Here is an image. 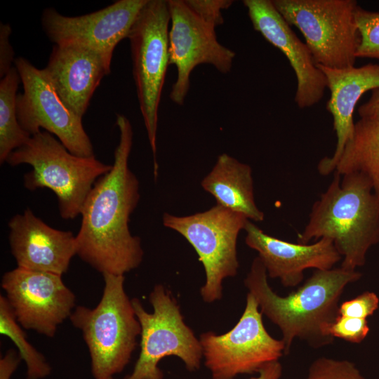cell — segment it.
<instances>
[{
  "mask_svg": "<svg viewBox=\"0 0 379 379\" xmlns=\"http://www.w3.org/2000/svg\"><path fill=\"white\" fill-rule=\"evenodd\" d=\"M119 141L111 170L92 187L81 213L76 235L77 255L102 274L124 275L136 269L144 251L129 230L131 215L140 200V183L128 167L133 131L129 120L117 114Z\"/></svg>",
  "mask_w": 379,
  "mask_h": 379,
  "instance_id": "1",
  "label": "cell"
},
{
  "mask_svg": "<svg viewBox=\"0 0 379 379\" xmlns=\"http://www.w3.org/2000/svg\"><path fill=\"white\" fill-rule=\"evenodd\" d=\"M362 274L341 267L315 270L297 290L281 296L270 287L265 266L255 257L244 279L248 293L256 300L262 314L279 327L284 354L298 338L312 348L333 343L326 327L338 316L339 302L346 286L359 281Z\"/></svg>",
  "mask_w": 379,
  "mask_h": 379,
  "instance_id": "2",
  "label": "cell"
},
{
  "mask_svg": "<svg viewBox=\"0 0 379 379\" xmlns=\"http://www.w3.org/2000/svg\"><path fill=\"white\" fill-rule=\"evenodd\" d=\"M326 238L342 256L340 267L350 270L366 264L371 247L379 244V195L362 174L334 172L332 181L312 206L297 243Z\"/></svg>",
  "mask_w": 379,
  "mask_h": 379,
  "instance_id": "3",
  "label": "cell"
},
{
  "mask_svg": "<svg viewBox=\"0 0 379 379\" xmlns=\"http://www.w3.org/2000/svg\"><path fill=\"white\" fill-rule=\"evenodd\" d=\"M6 162L11 166L30 165L32 169L24 175L25 187L31 191L39 188L52 190L58 198L60 215L65 220L81 215L95 182L112 166L95 156L72 154L46 131L32 135L8 155Z\"/></svg>",
  "mask_w": 379,
  "mask_h": 379,
  "instance_id": "4",
  "label": "cell"
},
{
  "mask_svg": "<svg viewBox=\"0 0 379 379\" xmlns=\"http://www.w3.org/2000/svg\"><path fill=\"white\" fill-rule=\"evenodd\" d=\"M101 299L94 308L76 306L69 320L88 347L95 379L123 371L138 345L141 327L124 289V275L102 274Z\"/></svg>",
  "mask_w": 379,
  "mask_h": 379,
  "instance_id": "5",
  "label": "cell"
},
{
  "mask_svg": "<svg viewBox=\"0 0 379 379\" xmlns=\"http://www.w3.org/2000/svg\"><path fill=\"white\" fill-rule=\"evenodd\" d=\"M170 21L168 0H147L127 36L140 110L154 157V179L158 174V111L170 60Z\"/></svg>",
  "mask_w": 379,
  "mask_h": 379,
  "instance_id": "6",
  "label": "cell"
},
{
  "mask_svg": "<svg viewBox=\"0 0 379 379\" xmlns=\"http://www.w3.org/2000/svg\"><path fill=\"white\" fill-rule=\"evenodd\" d=\"M153 312L143 307L140 300L131 299L141 327L140 351L132 373L124 379H164L158 366L166 357L175 356L189 371L200 368L203 350L193 331L185 324L175 299L162 284L149 293Z\"/></svg>",
  "mask_w": 379,
  "mask_h": 379,
  "instance_id": "7",
  "label": "cell"
},
{
  "mask_svg": "<svg viewBox=\"0 0 379 379\" xmlns=\"http://www.w3.org/2000/svg\"><path fill=\"white\" fill-rule=\"evenodd\" d=\"M287 23L305 39L316 65L334 69L354 67L360 37L354 0H272Z\"/></svg>",
  "mask_w": 379,
  "mask_h": 379,
  "instance_id": "8",
  "label": "cell"
},
{
  "mask_svg": "<svg viewBox=\"0 0 379 379\" xmlns=\"http://www.w3.org/2000/svg\"><path fill=\"white\" fill-rule=\"evenodd\" d=\"M247 220L244 215L218 204L187 216L164 214V225L186 239L204 266L206 281L200 294L205 302L220 300L223 281L237 274V238Z\"/></svg>",
  "mask_w": 379,
  "mask_h": 379,
  "instance_id": "9",
  "label": "cell"
},
{
  "mask_svg": "<svg viewBox=\"0 0 379 379\" xmlns=\"http://www.w3.org/2000/svg\"><path fill=\"white\" fill-rule=\"evenodd\" d=\"M258 304L248 293L244 310L235 326L224 334L212 331L199 337L204 364L212 379H234L253 374L284 354L282 340L266 330Z\"/></svg>",
  "mask_w": 379,
  "mask_h": 379,
  "instance_id": "10",
  "label": "cell"
},
{
  "mask_svg": "<svg viewBox=\"0 0 379 379\" xmlns=\"http://www.w3.org/2000/svg\"><path fill=\"white\" fill-rule=\"evenodd\" d=\"M13 66L23 87L16 98L18 120L22 128L31 135L43 128L54 135L72 154L95 156L82 119L66 107L43 69L36 68L23 57L16 58Z\"/></svg>",
  "mask_w": 379,
  "mask_h": 379,
  "instance_id": "11",
  "label": "cell"
},
{
  "mask_svg": "<svg viewBox=\"0 0 379 379\" xmlns=\"http://www.w3.org/2000/svg\"><path fill=\"white\" fill-rule=\"evenodd\" d=\"M1 286L19 324L48 338L76 307L61 275L17 267L4 273Z\"/></svg>",
  "mask_w": 379,
  "mask_h": 379,
  "instance_id": "12",
  "label": "cell"
},
{
  "mask_svg": "<svg viewBox=\"0 0 379 379\" xmlns=\"http://www.w3.org/2000/svg\"><path fill=\"white\" fill-rule=\"evenodd\" d=\"M171 28L168 34L169 65L177 69L170 99L182 105L190 87V75L197 65L208 64L218 72H230L235 53L217 39L214 28L203 22L185 0H168Z\"/></svg>",
  "mask_w": 379,
  "mask_h": 379,
  "instance_id": "13",
  "label": "cell"
},
{
  "mask_svg": "<svg viewBox=\"0 0 379 379\" xmlns=\"http://www.w3.org/2000/svg\"><path fill=\"white\" fill-rule=\"evenodd\" d=\"M147 0H119L97 11L66 16L53 8H45L41 25L54 45L79 44L99 53L111 64L117 45L127 38Z\"/></svg>",
  "mask_w": 379,
  "mask_h": 379,
  "instance_id": "14",
  "label": "cell"
},
{
  "mask_svg": "<svg viewBox=\"0 0 379 379\" xmlns=\"http://www.w3.org/2000/svg\"><path fill=\"white\" fill-rule=\"evenodd\" d=\"M255 31L287 58L295 72V102L300 109L318 103L327 88L326 79L317 67L306 45L295 35L270 0H244Z\"/></svg>",
  "mask_w": 379,
  "mask_h": 379,
  "instance_id": "15",
  "label": "cell"
},
{
  "mask_svg": "<svg viewBox=\"0 0 379 379\" xmlns=\"http://www.w3.org/2000/svg\"><path fill=\"white\" fill-rule=\"evenodd\" d=\"M244 230L246 245L258 252L267 276L279 279L286 288L299 286L307 269L329 270L342 260L329 239L322 238L311 244L292 243L266 234L249 220Z\"/></svg>",
  "mask_w": 379,
  "mask_h": 379,
  "instance_id": "16",
  "label": "cell"
},
{
  "mask_svg": "<svg viewBox=\"0 0 379 379\" xmlns=\"http://www.w3.org/2000/svg\"><path fill=\"white\" fill-rule=\"evenodd\" d=\"M8 241L18 267L62 275L77 255L76 236L56 230L26 208L8 223Z\"/></svg>",
  "mask_w": 379,
  "mask_h": 379,
  "instance_id": "17",
  "label": "cell"
},
{
  "mask_svg": "<svg viewBox=\"0 0 379 379\" xmlns=\"http://www.w3.org/2000/svg\"><path fill=\"white\" fill-rule=\"evenodd\" d=\"M43 71L66 107L82 119L111 64L87 46L53 45Z\"/></svg>",
  "mask_w": 379,
  "mask_h": 379,
  "instance_id": "18",
  "label": "cell"
},
{
  "mask_svg": "<svg viewBox=\"0 0 379 379\" xmlns=\"http://www.w3.org/2000/svg\"><path fill=\"white\" fill-rule=\"evenodd\" d=\"M316 65L324 74L330 91L326 109L333 116L337 138L333 155L323 158L317 165L319 173L328 175L335 171L344 147L352 136L353 113L358 101L366 92L379 88V64L344 69Z\"/></svg>",
  "mask_w": 379,
  "mask_h": 379,
  "instance_id": "19",
  "label": "cell"
},
{
  "mask_svg": "<svg viewBox=\"0 0 379 379\" xmlns=\"http://www.w3.org/2000/svg\"><path fill=\"white\" fill-rule=\"evenodd\" d=\"M203 189L216 200V204L244 215L252 222L265 218L255 202L251 167L222 154L201 182Z\"/></svg>",
  "mask_w": 379,
  "mask_h": 379,
  "instance_id": "20",
  "label": "cell"
},
{
  "mask_svg": "<svg viewBox=\"0 0 379 379\" xmlns=\"http://www.w3.org/2000/svg\"><path fill=\"white\" fill-rule=\"evenodd\" d=\"M340 175L359 173L379 195V112L354 123L352 138L345 145L335 170Z\"/></svg>",
  "mask_w": 379,
  "mask_h": 379,
  "instance_id": "21",
  "label": "cell"
},
{
  "mask_svg": "<svg viewBox=\"0 0 379 379\" xmlns=\"http://www.w3.org/2000/svg\"><path fill=\"white\" fill-rule=\"evenodd\" d=\"M20 78L13 66L0 81V163L32 136L20 126L17 116V89Z\"/></svg>",
  "mask_w": 379,
  "mask_h": 379,
  "instance_id": "22",
  "label": "cell"
},
{
  "mask_svg": "<svg viewBox=\"0 0 379 379\" xmlns=\"http://www.w3.org/2000/svg\"><path fill=\"white\" fill-rule=\"evenodd\" d=\"M18 322L5 296L0 295V333L10 338L25 363L27 379H42L48 376L51 367L45 357L27 339V334Z\"/></svg>",
  "mask_w": 379,
  "mask_h": 379,
  "instance_id": "23",
  "label": "cell"
},
{
  "mask_svg": "<svg viewBox=\"0 0 379 379\" xmlns=\"http://www.w3.org/2000/svg\"><path fill=\"white\" fill-rule=\"evenodd\" d=\"M354 17L360 37L357 58L379 59V12L358 5Z\"/></svg>",
  "mask_w": 379,
  "mask_h": 379,
  "instance_id": "24",
  "label": "cell"
},
{
  "mask_svg": "<svg viewBox=\"0 0 379 379\" xmlns=\"http://www.w3.org/2000/svg\"><path fill=\"white\" fill-rule=\"evenodd\" d=\"M305 379L366 378L352 361L320 357L310 364Z\"/></svg>",
  "mask_w": 379,
  "mask_h": 379,
  "instance_id": "25",
  "label": "cell"
},
{
  "mask_svg": "<svg viewBox=\"0 0 379 379\" xmlns=\"http://www.w3.org/2000/svg\"><path fill=\"white\" fill-rule=\"evenodd\" d=\"M370 331L366 319L339 315L326 329L327 335L351 343H361Z\"/></svg>",
  "mask_w": 379,
  "mask_h": 379,
  "instance_id": "26",
  "label": "cell"
},
{
  "mask_svg": "<svg viewBox=\"0 0 379 379\" xmlns=\"http://www.w3.org/2000/svg\"><path fill=\"white\" fill-rule=\"evenodd\" d=\"M189 8L206 24L215 29L223 24L222 11L233 4L231 0H185Z\"/></svg>",
  "mask_w": 379,
  "mask_h": 379,
  "instance_id": "27",
  "label": "cell"
},
{
  "mask_svg": "<svg viewBox=\"0 0 379 379\" xmlns=\"http://www.w3.org/2000/svg\"><path fill=\"white\" fill-rule=\"evenodd\" d=\"M379 307V298L372 291H364L355 298L340 304L338 314L345 317L367 319Z\"/></svg>",
  "mask_w": 379,
  "mask_h": 379,
  "instance_id": "28",
  "label": "cell"
},
{
  "mask_svg": "<svg viewBox=\"0 0 379 379\" xmlns=\"http://www.w3.org/2000/svg\"><path fill=\"white\" fill-rule=\"evenodd\" d=\"M11 27L8 24H0V77L2 78L13 67L14 51L10 43Z\"/></svg>",
  "mask_w": 379,
  "mask_h": 379,
  "instance_id": "29",
  "label": "cell"
},
{
  "mask_svg": "<svg viewBox=\"0 0 379 379\" xmlns=\"http://www.w3.org/2000/svg\"><path fill=\"white\" fill-rule=\"evenodd\" d=\"M21 360L18 352L13 349L8 350L0 359V379H11Z\"/></svg>",
  "mask_w": 379,
  "mask_h": 379,
  "instance_id": "30",
  "label": "cell"
},
{
  "mask_svg": "<svg viewBox=\"0 0 379 379\" xmlns=\"http://www.w3.org/2000/svg\"><path fill=\"white\" fill-rule=\"evenodd\" d=\"M282 366L279 361L265 365L258 372V375L249 379H280L282 375Z\"/></svg>",
  "mask_w": 379,
  "mask_h": 379,
  "instance_id": "31",
  "label": "cell"
},
{
  "mask_svg": "<svg viewBox=\"0 0 379 379\" xmlns=\"http://www.w3.org/2000/svg\"><path fill=\"white\" fill-rule=\"evenodd\" d=\"M379 112V88L372 91L369 100L358 109L360 117Z\"/></svg>",
  "mask_w": 379,
  "mask_h": 379,
  "instance_id": "32",
  "label": "cell"
},
{
  "mask_svg": "<svg viewBox=\"0 0 379 379\" xmlns=\"http://www.w3.org/2000/svg\"><path fill=\"white\" fill-rule=\"evenodd\" d=\"M105 379H114L113 377H109V378H105Z\"/></svg>",
  "mask_w": 379,
  "mask_h": 379,
  "instance_id": "33",
  "label": "cell"
}]
</instances>
